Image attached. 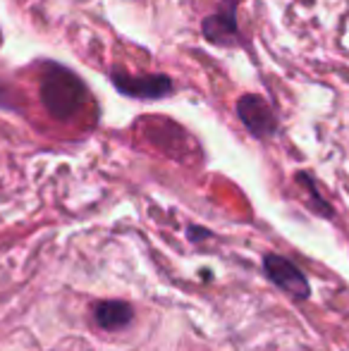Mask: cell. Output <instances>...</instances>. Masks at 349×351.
I'll return each instance as SVG.
<instances>
[{
    "label": "cell",
    "instance_id": "1",
    "mask_svg": "<svg viewBox=\"0 0 349 351\" xmlns=\"http://www.w3.org/2000/svg\"><path fill=\"white\" fill-rule=\"evenodd\" d=\"M38 96L48 112L56 120H72L84 110L88 101L86 84L72 70L58 62H43Z\"/></svg>",
    "mask_w": 349,
    "mask_h": 351
},
{
    "label": "cell",
    "instance_id": "2",
    "mask_svg": "<svg viewBox=\"0 0 349 351\" xmlns=\"http://www.w3.org/2000/svg\"><path fill=\"white\" fill-rule=\"evenodd\" d=\"M110 79L117 91L130 98L156 101V98H163L173 91V79H170L168 74H146V77H136V74H127L125 70H112Z\"/></svg>",
    "mask_w": 349,
    "mask_h": 351
},
{
    "label": "cell",
    "instance_id": "3",
    "mask_svg": "<svg viewBox=\"0 0 349 351\" xmlns=\"http://www.w3.org/2000/svg\"><path fill=\"white\" fill-rule=\"evenodd\" d=\"M263 270L275 285L282 291H287L289 296H294L297 301H304L311 296V287H309V280L292 261L282 258L278 254H268L263 258Z\"/></svg>",
    "mask_w": 349,
    "mask_h": 351
},
{
    "label": "cell",
    "instance_id": "4",
    "mask_svg": "<svg viewBox=\"0 0 349 351\" xmlns=\"http://www.w3.org/2000/svg\"><path fill=\"white\" fill-rule=\"evenodd\" d=\"M237 115L242 120V125L252 132L258 139L265 136H273L278 132V120H275V112L270 110V106L263 101L261 96H254L247 93L237 101Z\"/></svg>",
    "mask_w": 349,
    "mask_h": 351
},
{
    "label": "cell",
    "instance_id": "5",
    "mask_svg": "<svg viewBox=\"0 0 349 351\" xmlns=\"http://www.w3.org/2000/svg\"><path fill=\"white\" fill-rule=\"evenodd\" d=\"M237 0H225L223 10L215 14H208L204 19V32L206 41L215 43V46H232L239 43V24H237Z\"/></svg>",
    "mask_w": 349,
    "mask_h": 351
},
{
    "label": "cell",
    "instance_id": "6",
    "mask_svg": "<svg viewBox=\"0 0 349 351\" xmlns=\"http://www.w3.org/2000/svg\"><path fill=\"white\" fill-rule=\"evenodd\" d=\"M93 318L103 330H122L132 323L134 308L127 301H101L93 308Z\"/></svg>",
    "mask_w": 349,
    "mask_h": 351
},
{
    "label": "cell",
    "instance_id": "7",
    "mask_svg": "<svg viewBox=\"0 0 349 351\" xmlns=\"http://www.w3.org/2000/svg\"><path fill=\"white\" fill-rule=\"evenodd\" d=\"M297 182H302V186L306 189V194H311V201H313V208H316L321 215H326V217H330L333 215V208L328 206V201L323 199L321 194H318V189H316V182H313V177L311 175H306V172H299L297 175Z\"/></svg>",
    "mask_w": 349,
    "mask_h": 351
},
{
    "label": "cell",
    "instance_id": "8",
    "mask_svg": "<svg viewBox=\"0 0 349 351\" xmlns=\"http://www.w3.org/2000/svg\"><path fill=\"white\" fill-rule=\"evenodd\" d=\"M0 110H19V93L0 82Z\"/></svg>",
    "mask_w": 349,
    "mask_h": 351
}]
</instances>
